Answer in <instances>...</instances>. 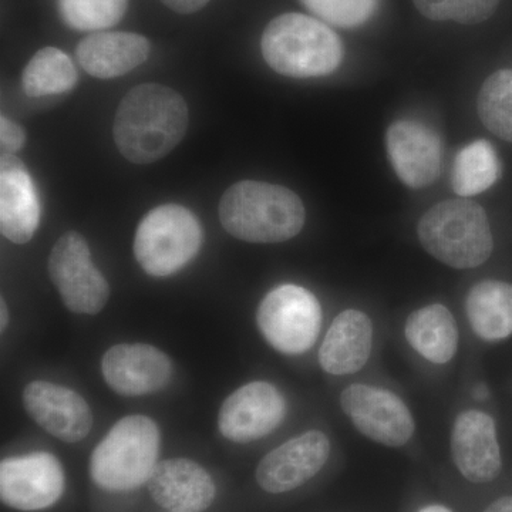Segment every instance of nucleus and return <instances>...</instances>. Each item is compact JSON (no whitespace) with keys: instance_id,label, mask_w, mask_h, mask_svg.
I'll list each match as a JSON object with an SVG mask.
<instances>
[{"instance_id":"nucleus-16","label":"nucleus","mask_w":512,"mask_h":512,"mask_svg":"<svg viewBox=\"0 0 512 512\" xmlns=\"http://www.w3.org/2000/svg\"><path fill=\"white\" fill-rule=\"evenodd\" d=\"M451 453L458 471L471 483L495 480L503 461L494 420L477 410L461 413L451 434Z\"/></svg>"},{"instance_id":"nucleus-18","label":"nucleus","mask_w":512,"mask_h":512,"mask_svg":"<svg viewBox=\"0 0 512 512\" xmlns=\"http://www.w3.org/2000/svg\"><path fill=\"white\" fill-rule=\"evenodd\" d=\"M40 204L25 164L15 156L0 160V231L13 244L23 245L35 235Z\"/></svg>"},{"instance_id":"nucleus-10","label":"nucleus","mask_w":512,"mask_h":512,"mask_svg":"<svg viewBox=\"0 0 512 512\" xmlns=\"http://www.w3.org/2000/svg\"><path fill=\"white\" fill-rule=\"evenodd\" d=\"M64 491L62 464L52 454L13 457L0 464V497L13 510H46Z\"/></svg>"},{"instance_id":"nucleus-7","label":"nucleus","mask_w":512,"mask_h":512,"mask_svg":"<svg viewBox=\"0 0 512 512\" xmlns=\"http://www.w3.org/2000/svg\"><path fill=\"white\" fill-rule=\"evenodd\" d=\"M256 323L272 348L284 355H302L318 339L322 308L308 289L282 285L259 303Z\"/></svg>"},{"instance_id":"nucleus-4","label":"nucleus","mask_w":512,"mask_h":512,"mask_svg":"<svg viewBox=\"0 0 512 512\" xmlns=\"http://www.w3.org/2000/svg\"><path fill=\"white\" fill-rule=\"evenodd\" d=\"M417 234L423 248L451 268H477L493 254L487 214L467 198L434 205L421 217Z\"/></svg>"},{"instance_id":"nucleus-27","label":"nucleus","mask_w":512,"mask_h":512,"mask_svg":"<svg viewBox=\"0 0 512 512\" xmlns=\"http://www.w3.org/2000/svg\"><path fill=\"white\" fill-rule=\"evenodd\" d=\"M417 10L427 19L437 22L477 25L490 19L501 0H413Z\"/></svg>"},{"instance_id":"nucleus-20","label":"nucleus","mask_w":512,"mask_h":512,"mask_svg":"<svg viewBox=\"0 0 512 512\" xmlns=\"http://www.w3.org/2000/svg\"><path fill=\"white\" fill-rule=\"evenodd\" d=\"M373 346L372 320L366 313L348 309L333 320L319 350V362L329 375L359 372Z\"/></svg>"},{"instance_id":"nucleus-33","label":"nucleus","mask_w":512,"mask_h":512,"mask_svg":"<svg viewBox=\"0 0 512 512\" xmlns=\"http://www.w3.org/2000/svg\"><path fill=\"white\" fill-rule=\"evenodd\" d=\"M420 512H453L443 505H429V507L423 508Z\"/></svg>"},{"instance_id":"nucleus-29","label":"nucleus","mask_w":512,"mask_h":512,"mask_svg":"<svg viewBox=\"0 0 512 512\" xmlns=\"http://www.w3.org/2000/svg\"><path fill=\"white\" fill-rule=\"evenodd\" d=\"M26 133L18 123L8 119L6 116L0 117V146H2V156H15L20 148L25 146Z\"/></svg>"},{"instance_id":"nucleus-17","label":"nucleus","mask_w":512,"mask_h":512,"mask_svg":"<svg viewBox=\"0 0 512 512\" xmlns=\"http://www.w3.org/2000/svg\"><path fill=\"white\" fill-rule=\"evenodd\" d=\"M151 497L170 512H202L214 503L217 488L207 470L188 458L161 461L147 481Z\"/></svg>"},{"instance_id":"nucleus-26","label":"nucleus","mask_w":512,"mask_h":512,"mask_svg":"<svg viewBox=\"0 0 512 512\" xmlns=\"http://www.w3.org/2000/svg\"><path fill=\"white\" fill-rule=\"evenodd\" d=\"M128 0H59L66 25L77 30H103L117 25L126 13Z\"/></svg>"},{"instance_id":"nucleus-19","label":"nucleus","mask_w":512,"mask_h":512,"mask_svg":"<svg viewBox=\"0 0 512 512\" xmlns=\"http://www.w3.org/2000/svg\"><path fill=\"white\" fill-rule=\"evenodd\" d=\"M151 45L144 36L128 32H97L84 37L76 49L80 66L97 79H116L143 64Z\"/></svg>"},{"instance_id":"nucleus-11","label":"nucleus","mask_w":512,"mask_h":512,"mask_svg":"<svg viewBox=\"0 0 512 512\" xmlns=\"http://www.w3.org/2000/svg\"><path fill=\"white\" fill-rule=\"evenodd\" d=\"M284 396L274 384L252 382L235 390L221 406L218 427L225 439L249 443L268 436L282 423Z\"/></svg>"},{"instance_id":"nucleus-8","label":"nucleus","mask_w":512,"mask_h":512,"mask_svg":"<svg viewBox=\"0 0 512 512\" xmlns=\"http://www.w3.org/2000/svg\"><path fill=\"white\" fill-rule=\"evenodd\" d=\"M49 275L70 312L97 315L109 302V284L93 265L89 245L79 232H66L56 242Z\"/></svg>"},{"instance_id":"nucleus-24","label":"nucleus","mask_w":512,"mask_h":512,"mask_svg":"<svg viewBox=\"0 0 512 512\" xmlns=\"http://www.w3.org/2000/svg\"><path fill=\"white\" fill-rule=\"evenodd\" d=\"M77 83L76 67L57 47L39 50L22 74V86L30 97L67 93Z\"/></svg>"},{"instance_id":"nucleus-1","label":"nucleus","mask_w":512,"mask_h":512,"mask_svg":"<svg viewBox=\"0 0 512 512\" xmlns=\"http://www.w3.org/2000/svg\"><path fill=\"white\" fill-rule=\"evenodd\" d=\"M188 128V107L180 93L163 84L134 87L121 100L114 120L116 146L128 161L151 164L168 156Z\"/></svg>"},{"instance_id":"nucleus-21","label":"nucleus","mask_w":512,"mask_h":512,"mask_svg":"<svg viewBox=\"0 0 512 512\" xmlns=\"http://www.w3.org/2000/svg\"><path fill=\"white\" fill-rule=\"evenodd\" d=\"M404 335L417 353L436 365H444L456 355L457 323L446 306L430 305L413 312Z\"/></svg>"},{"instance_id":"nucleus-30","label":"nucleus","mask_w":512,"mask_h":512,"mask_svg":"<svg viewBox=\"0 0 512 512\" xmlns=\"http://www.w3.org/2000/svg\"><path fill=\"white\" fill-rule=\"evenodd\" d=\"M161 2L174 12L188 15L204 8L210 0H161Z\"/></svg>"},{"instance_id":"nucleus-13","label":"nucleus","mask_w":512,"mask_h":512,"mask_svg":"<svg viewBox=\"0 0 512 512\" xmlns=\"http://www.w3.org/2000/svg\"><path fill=\"white\" fill-rule=\"evenodd\" d=\"M329 454L328 437L322 431H308L262 458L256 467V481L266 493H288L315 477Z\"/></svg>"},{"instance_id":"nucleus-14","label":"nucleus","mask_w":512,"mask_h":512,"mask_svg":"<svg viewBox=\"0 0 512 512\" xmlns=\"http://www.w3.org/2000/svg\"><path fill=\"white\" fill-rule=\"evenodd\" d=\"M386 146L397 177L407 187H429L439 177L444 147L433 128L419 121H396L387 130Z\"/></svg>"},{"instance_id":"nucleus-12","label":"nucleus","mask_w":512,"mask_h":512,"mask_svg":"<svg viewBox=\"0 0 512 512\" xmlns=\"http://www.w3.org/2000/svg\"><path fill=\"white\" fill-rule=\"evenodd\" d=\"M101 373L121 396L157 393L173 379V363L160 349L144 343H121L104 353Z\"/></svg>"},{"instance_id":"nucleus-6","label":"nucleus","mask_w":512,"mask_h":512,"mask_svg":"<svg viewBox=\"0 0 512 512\" xmlns=\"http://www.w3.org/2000/svg\"><path fill=\"white\" fill-rule=\"evenodd\" d=\"M202 229L181 205L165 204L148 212L134 237V256L148 275L164 278L180 272L200 252Z\"/></svg>"},{"instance_id":"nucleus-15","label":"nucleus","mask_w":512,"mask_h":512,"mask_svg":"<svg viewBox=\"0 0 512 512\" xmlns=\"http://www.w3.org/2000/svg\"><path fill=\"white\" fill-rule=\"evenodd\" d=\"M23 403L29 416L64 443H79L93 427V413L89 404L67 387L36 380L23 392Z\"/></svg>"},{"instance_id":"nucleus-5","label":"nucleus","mask_w":512,"mask_h":512,"mask_svg":"<svg viewBox=\"0 0 512 512\" xmlns=\"http://www.w3.org/2000/svg\"><path fill=\"white\" fill-rule=\"evenodd\" d=\"M160 430L150 417L134 414L117 421L90 457L94 483L111 493L147 484L157 466Z\"/></svg>"},{"instance_id":"nucleus-3","label":"nucleus","mask_w":512,"mask_h":512,"mask_svg":"<svg viewBox=\"0 0 512 512\" xmlns=\"http://www.w3.org/2000/svg\"><path fill=\"white\" fill-rule=\"evenodd\" d=\"M262 55L272 70L293 79L335 72L343 59L340 37L329 26L301 13H285L266 26Z\"/></svg>"},{"instance_id":"nucleus-28","label":"nucleus","mask_w":512,"mask_h":512,"mask_svg":"<svg viewBox=\"0 0 512 512\" xmlns=\"http://www.w3.org/2000/svg\"><path fill=\"white\" fill-rule=\"evenodd\" d=\"M312 13L339 28H357L372 18L377 0H302Z\"/></svg>"},{"instance_id":"nucleus-2","label":"nucleus","mask_w":512,"mask_h":512,"mask_svg":"<svg viewBox=\"0 0 512 512\" xmlns=\"http://www.w3.org/2000/svg\"><path fill=\"white\" fill-rule=\"evenodd\" d=\"M222 227L254 244H278L296 237L305 225V207L295 192L262 181H239L220 202Z\"/></svg>"},{"instance_id":"nucleus-23","label":"nucleus","mask_w":512,"mask_h":512,"mask_svg":"<svg viewBox=\"0 0 512 512\" xmlns=\"http://www.w3.org/2000/svg\"><path fill=\"white\" fill-rule=\"evenodd\" d=\"M500 175L501 164L493 144L478 140L458 151L451 185L460 197H473L493 187Z\"/></svg>"},{"instance_id":"nucleus-22","label":"nucleus","mask_w":512,"mask_h":512,"mask_svg":"<svg viewBox=\"0 0 512 512\" xmlns=\"http://www.w3.org/2000/svg\"><path fill=\"white\" fill-rule=\"evenodd\" d=\"M471 328L484 340H503L512 335V285L483 281L467 296Z\"/></svg>"},{"instance_id":"nucleus-25","label":"nucleus","mask_w":512,"mask_h":512,"mask_svg":"<svg viewBox=\"0 0 512 512\" xmlns=\"http://www.w3.org/2000/svg\"><path fill=\"white\" fill-rule=\"evenodd\" d=\"M477 110L491 133L512 143V70H498L485 80Z\"/></svg>"},{"instance_id":"nucleus-31","label":"nucleus","mask_w":512,"mask_h":512,"mask_svg":"<svg viewBox=\"0 0 512 512\" xmlns=\"http://www.w3.org/2000/svg\"><path fill=\"white\" fill-rule=\"evenodd\" d=\"M484 512H512V497H503L494 501Z\"/></svg>"},{"instance_id":"nucleus-32","label":"nucleus","mask_w":512,"mask_h":512,"mask_svg":"<svg viewBox=\"0 0 512 512\" xmlns=\"http://www.w3.org/2000/svg\"><path fill=\"white\" fill-rule=\"evenodd\" d=\"M0 312H2V319H0V323H2V330L6 329V326H8V308H6V303L2 299V308H0Z\"/></svg>"},{"instance_id":"nucleus-9","label":"nucleus","mask_w":512,"mask_h":512,"mask_svg":"<svg viewBox=\"0 0 512 512\" xmlns=\"http://www.w3.org/2000/svg\"><path fill=\"white\" fill-rule=\"evenodd\" d=\"M340 406L356 429L376 443L400 447L412 439V413L402 399L389 390L352 384L340 394Z\"/></svg>"}]
</instances>
